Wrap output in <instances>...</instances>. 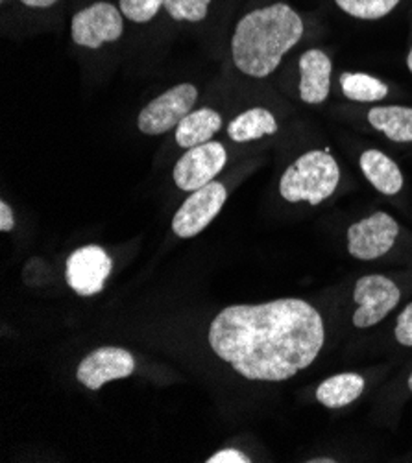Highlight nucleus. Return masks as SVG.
I'll return each instance as SVG.
<instances>
[{
	"instance_id": "nucleus-1",
	"label": "nucleus",
	"mask_w": 412,
	"mask_h": 463,
	"mask_svg": "<svg viewBox=\"0 0 412 463\" xmlns=\"http://www.w3.org/2000/svg\"><path fill=\"white\" fill-rule=\"evenodd\" d=\"M324 340L322 316L298 298L227 307L209 326L213 353L248 381L292 379L316 360Z\"/></svg>"
},
{
	"instance_id": "nucleus-2",
	"label": "nucleus",
	"mask_w": 412,
	"mask_h": 463,
	"mask_svg": "<svg viewBox=\"0 0 412 463\" xmlns=\"http://www.w3.org/2000/svg\"><path fill=\"white\" fill-rule=\"evenodd\" d=\"M303 35L302 17L287 5L276 3L246 14L232 37L235 67L252 78H266Z\"/></svg>"
},
{
	"instance_id": "nucleus-3",
	"label": "nucleus",
	"mask_w": 412,
	"mask_h": 463,
	"mask_svg": "<svg viewBox=\"0 0 412 463\" xmlns=\"http://www.w3.org/2000/svg\"><path fill=\"white\" fill-rule=\"evenodd\" d=\"M340 168L335 157L324 150H312L298 157L282 175L280 194L291 202L320 205L339 187Z\"/></svg>"
},
{
	"instance_id": "nucleus-4",
	"label": "nucleus",
	"mask_w": 412,
	"mask_h": 463,
	"mask_svg": "<svg viewBox=\"0 0 412 463\" xmlns=\"http://www.w3.org/2000/svg\"><path fill=\"white\" fill-rule=\"evenodd\" d=\"M198 100V89L191 83H179L154 99L137 118L139 131L145 135H163L176 129Z\"/></svg>"
},
{
	"instance_id": "nucleus-5",
	"label": "nucleus",
	"mask_w": 412,
	"mask_h": 463,
	"mask_svg": "<svg viewBox=\"0 0 412 463\" xmlns=\"http://www.w3.org/2000/svg\"><path fill=\"white\" fill-rule=\"evenodd\" d=\"M401 292L398 285L385 275H364L355 283L353 301L357 310L353 314V326L357 329H369L381 323L399 303Z\"/></svg>"
},
{
	"instance_id": "nucleus-6",
	"label": "nucleus",
	"mask_w": 412,
	"mask_h": 463,
	"mask_svg": "<svg viewBox=\"0 0 412 463\" xmlns=\"http://www.w3.org/2000/svg\"><path fill=\"white\" fill-rule=\"evenodd\" d=\"M398 235L399 223L388 213H374L348 229V253L359 260H376L392 250Z\"/></svg>"
},
{
	"instance_id": "nucleus-7",
	"label": "nucleus",
	"mask_w": 412,
	"mask_h": 463,
	"mask_svg": "<svg viewBox=\"0 0 412 463\" xmlns=\"http://www.w3.org/2000/svg\"><path fill=\"white\" fill-rule=\"evenodd\" d=\"M227 193L218 181L195 191L172 218V231L179 239H193L218 216L225 203Z\"/></svg>"
},
{
	"instance_id": "nucleus-8",
	"label": "nucleus",
	"mask_w": 412,
	"mask_h": 463,
	"mask_svg": "<svg viewBox=\"0 0 412 463\" xmlns=\"http://www.w3.org/2000/svg\"><path fill=\"white\" fill-rule=\"evenodd\" d=\"M227 154L220 143H206L187 150L179 157L172 170L176 187L186 193H195L209 184L225 166Z\"/></svg>"
},
{
	"instance_id": "nucleus-9",
	"label": "nucleus",
	"mask_w": 412,
	"mask_h": 463,
	"mask_svg": "<svg viewBox=\"0 0 412 463\" xmlns=\"http://www.w3.org/2000/svg\"><path fill=\"white\" fill-rule=\"evenodd\" d=\"M122 32V12L110 3H95L80 10L71 23L72 41L85 49H101L102 44L120 39Z\"/></svg>"
},
{
	"instance_id": "nucleus-10",
	"label": "nucleus",
	"mask_w": 412,
	"mask_h": 463,
	"mask_svg": "<svg viewBox=\"0 0 412 463\" xmlns=\"http://www.w3.org/2000/svg\"><path fill=\"white\" fill-rule=\"evenodd\" d=\"M113 260L101 246H85L67 259V285L81 298L97 296L111 275Z\"/></svg>"
},
{
	"instance_id": "nucleus-11",
	"label": "nucleus",
	"mask_w": 412,
	"mask_h": 463,
	"mask_svg": "<svg viewBox=\"0 0 412 463\" xmlns=\"http://www.w3.org/2000/svg\"><path fill=\"white\" fill-rule=\"evenodd\" d=\"M135 372V360L120 347H101L89 353L76 369V379L87 390H101L111 381L126 379Z\"/></svg>"
},
{
	"instance_id": "nucleus-12",
	"label": "nucleus",
	"mask_w": 412,
	"mask_h": 463,
	"mask_svg": "<svg viewBox=\"0 0 412 463\" xmlns=\"http://www.w3.org/2000/svg\"><path fill=\"white\" fill-rule=\"evenodd\" d=\"M331 60L326 52L311 49L300 58V99L316 106L328 100L331 89Z\"/></svg>"
},
{
	"instance_id": "nucleus-13",
	"label": "nucleus",
	"mask_w": 412,
	"mask_h": 463,
	"mask_svg": "<svg viewBox=\"0 0 412 463\" xmlns=\"http://www.w3.org/2000/svg\"><path fill=\"white\" fill-rule=\"evenodd\" d=\"M360 170L374 189L385 196H394L403 189V174L399 166L379 150H366L360 156Z\"/></svg>"
},
{
	"instance_id": "nucleus-14",
	"label": "nucleus",
	"mask_w": 412,
	"mask_h": 463,
	"mask_svg": "<svg viewBox=\"0 0 412 463\" xmlns=\"http://www.w3.org/2000/svg\"><path fill=\"white\" fill-rule=\"evenodd\" d=\"M222 126V117L209 108H202L196 111H191L186 118H183L174 135H176V143L177 146L191 150L200 145L209 143L213 135L220 129Z\"/></svg>"
},
{
	"instance_id": "nucleus-15",
	"label": "nucleus",
	"mask_w": 412,
	"mask_h": 463,
	"mask_svg": "<svg viewBox=\"0 0 412 463\" xmlns=\"http://www.w3.org/2000/svg\"><path fill=\"white\" fill-rule=\"evenodd\" d=\"M366 381L359 373H340L330 377L316 390V399L326 408L339 410L357 401L364 392Z\"/></svg>"
},
{
	"instance_id": "nucleus-16",
	"label": "nucleus",
	"mask_w": 412,
	"mask_h": 463,
	"mask_svg": "<svg viewBox=\"0 0 412 463\" xmlns=\"http://www.w3.org/2000/svg\"><path fill=\"white\" fill-rule=\"evenodd\" d=\"M369 122L394 143H412V108H372L369 113Z\"/></svg>"
},
{
	"instance_id": "nucleus-17",
	"label": "nucleus",
	"mask_w": 412,
	"mask_h": 463,
	"mask_svg": "<svg viewBox=\"0 0 412 463\" xmlns=\"http://www.w3.org/2000/svg\"><path fill=\"white\" fill-rule=\"evenodd\" d=\"M278 131V120L264 108H254L241 113L235 120L227 126V135L235 143H250L263 138L266 135H273Z\"/></svg>"
},
{
	"instance_id": "nucleus-18",
	"label": "nucleus",
	"mask_w": 412,
	"mask_h": 463,
	"mask_svg": "<svg viewBox=\"0 0 412 463\" xmlns=\"http://www.w3.org/2000/svg\"><path fill=\"white\" fill-rule=\"evenodd\" d=\"M340 87L344 97L353 102H381L388 95V87L381 80L362 72L342 74Z\"/></svg>"
},
{
	"instance_id": "nucleus-19",
	"label": "nucleus",
	"mask_w": 412,
	"mask_h": 463,
	"mask_svg": "<svg viewBox=\"0 0 412 463\" xmlns=\"http://www.w3.org/2000/svg\"><path fill=\"white\" fill-rule=\"evenodd\" d=\"M335 3L344 14L355 19L376 21L387 17L401 0H335Z\"/></svg>"
},
{
	"instance_id": "nucleus-20",
	"label": "nucleus",
	"mask_w": 412,
	"mask_h": 463,
	"mask_svg": "<svg viewBox=\"0 0 412 463\" xmlns=\"http://www.w3.org/2000/svg\"><path fill=\"white\" fill-rule=\"evenodd\" d=\"M211 0H165V10L174 21L200 23L206 19Z\"/></svg>"
},
{
	"instance_id": "nucleus-21",
	"label": "nucleus",
	"mask_w": 412,
	"mask_h": 463,
	"mask_svg": "<svg viewBox=\"0 0 412 463\" xmlns=\"http://www.w3.org/2000/svg\"><path fill=\"white\" fill-rule=\"evenodd\" d=\"M163 5L165 0H120V12L133 23H149Z\"/></svg>"
},
{
	"instance_id": "nucleus-22",
	"label": "nucleus",
	"mask_w": 412,
	"mask_h": 463,
	"mask_svg": "<svg viewBox=\"0 0 412 463\" xmlns=\"http://www.w3.org/2000/svg\"><path fill=\"white\" fill-rule=\"evenodd\" d=\"M394 335L401 345L412 347V303H408L398 316Z\"/></svg>"
},
{
	"instance_id": "nucleus-23",
	"label": "nucleus",
	"mask_w": 412,
	"mask_h": 463,
	"mask_svg": "<svg viewBox=\"0 0 412 463\" xmlns=\"http://www.w3.org/2000/svg\"><path fill=\"white\" fill-rule=\"evenodd\" d=\"M250 461L252 459L237 449H224L207 459V463H250Z\"/></svg>"
},
{
	"instance_id": "nucleus-24",
	"label": "nucleus",
	"mask_w": 412,
	"mask_h": 463,
	"mask_svg": "<svg viewBox=\"0 0 412 463\" xmlns=\"http://www.w3.org/2000/svg\"><path fill=\"white\" fill-rule=\"evenodd\" d=\"M15 227V218H14V213L10 209V205L6 202L0 203V231L3 233H8V231H12Z\"/></svg>"
},
{
	"instance_id": "nucleus-25",
	"label": "nucleus",
	"mask_w": 412,
	"mask_h": 463,
	"mask_svg": "<svg viewBox=\"0 0 412 463\" xmlns=\"http://www.w3.org/2000/svg\"><path fill=\"white\" fill-rule=\"evenodd\" d=\"M21 3L28 8H51L58 0H21Z\"/></svg>"
},
{
	"instance_id": "nucleus-26",
	"label": "nucleus",
	"mask_w": 412,
	"mask_h": 463,
	"mask_svg": "<svg viewBox=\"0 0 412 463\" xmlns=\"http://www.w3.org/2000/svg\"><path fill=\"white\" fill-rule=\"evenodd\" d=\"M337 459L333 458H314V459H309V463H335Z\"/></svg>"
},
{
	"instance_id": "nucleus-27",
	"label": "nucleus",
	"mask_w": 412,
	"mask_h": 463,
	"mask_svg": "<svg viewBox=\"0 0 412 463\" xmlns=\"http://www.w3.org/2000/svg\"><path fill=\"white\" fill-rule=\"evenodd\" d=\"M407 67H408V71H410V74H412V49H410V52H408V56H407Z\"/></svg>"
},
{
	"instance_id": "nucleus-28",
	"label": "nucleus",
	"mask_w": 412,
	"mask_h": 463,
	"mask_svg": "<svg viewBox=\"0 0 412 463\" xmlns=\"http://www.w3.org/2000/svg\"><path fill=\"white\" fill-rule=\"evenodd\" d=\"M408 390L412 392V373H410V377H408Z\"/></svg>"
}]
</instances>
